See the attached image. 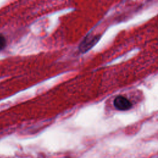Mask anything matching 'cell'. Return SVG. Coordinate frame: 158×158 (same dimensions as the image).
<instances>
[{"instance_id":"obj_2","label":"cell","mask_w":158,"mask_h":158,"mask_svg":"<svg viewBox=\"0 0 158 158\" xmlns=\"http://www.w3.org/2000/svg\"><path fill=\"white\" fill-rule=\"evenodd\" d=\"M114 107L119 110H127L132 107V103L125 96H117L114 100Z\"/></svg>"},{"instance_id":"obj_3","label":"cell","mask_w":158,"mask_h":158,"mask_svg":"<svg viewBox=\"0 0 158 158\" xmlns=\"http://www.w3.org/2000/svg\"><path fill=\"white\" fill-rule=\"evenodd\" d=\"M6 44V40L4 36L2 35H0V50H2Z\"/></svg>"},{"instance_id":"obj_1","label":"cell","mask_w":158,"mask_h":158,"mask_svg":"<svg viewBox=\"0 0 158 158\" xmlns=\"http://www.w3.org/2000/svg\"><path fill=\"white\" fill-rule=\"evenodd\" d=\"M99 35H87L79 46V50L81 52H86L89 50L99 40Z\"/></svg>"}]
</instances>
